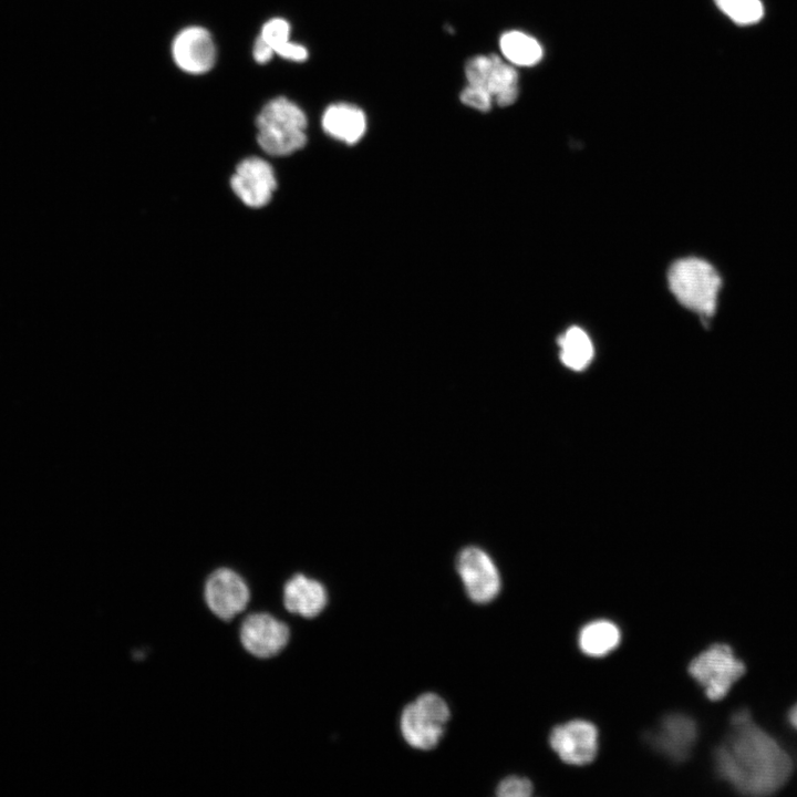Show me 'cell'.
Listing matches in <instances>:
<instances>
[{"label": "cell", "mask_w": 797, "mask_h": 797, "mask_svg": "<svg viewBox=\"0 0 797 797\" xmlns=\"http://www.w3.org/2000/svg\"><path fill=\"white\" fill-rule=\"evenodd\" d=\"M788 721L790 725L797 729V703L790 708L788 713Z\"/></svg>", "instance_id": "25"}, {"label": "cell", "mask_w": 797, "mask_h": 797, "mask_svg": "<svg viewBox=\"0 0 797 797\" xmlns=\"http://www.w3.org/2000/svg\"><path fill=\"white\" fill-rule=\"evenodd\" d=\"M671 292L686 309L711 318L722 289V278L708 261L687 257L675 261L667 273Z\"/></svg>", "instance_id": "3"}, {"label": "cell", "mask_w": 797, "mask_h": 797, "mask_svg": "<svg viewBox=\"0 0 797 797\" xmlns=\"http://www.w3.org/2000/svg\"><path fill=\"white\" fill-rule=\"evenodd\" d=\"M456 568L466 593L476 603H487L500 590V576L489 555L482 548L469 546L460 550Z\"/></svg>", "instance_id": "7"}, {"label": "cell", "mask_w": 797, "mask_h": 797, "mask_svg": "<svg viewBox=\"0 0 797 797\" xmlns=\"http://www.w3.org/2000/svg\"><path fill=\"white\" fill-rule=\"evenodd\" d=\"M275 54L289 61L303 62L308 59L309 51L304 45L289 40L278 48Z\"/></svg>", "instance_id": "23"}, {"label": "cell", "mask_w": 797, "mask_h": 797, "mask_svg": "<svg viewBox=\"0 0 797 797\" xmlns=\"http://www.w3.org/2000/svg\"><path fill=\"white\" fill-rule=\"evenodd\" d=\"M448 718L445 701L434 693H425L403 710L401 732L412 747L431 749L438 744Z\"/></svg>", "instance_id": "5"}, {"label": "cell", "mask_w": 797, "mask_h": 797, "mask_svg": "<svg viewBox=\"0 0 797 797\" xmlns=\"http://www.w3.org/2000/svg\"><path fill=\"white\" fill-rule=\"evenodd\" d=\"M619 628L608 620H596L586 624L579 633V646L590 656H603L620 643Z\"/></svg>", "instance_id": "18"}, {"label": "cell", "mask_w": 797, "mask_h": 797, "mask_svg": "<svg viewBox=\"0 0 797 797\" xmlns=\"http://www.w3.org/2000/svg\"><path fill=\"white\" fill-rule=\"evenodd\" d=\"M240 642L251 655L268 659L287 645L290 631L286 623L265 612L251 613L241 623Z\"/></svg>", "instance_id": "11"}, {"label": "cell", "mask_w": 797, "mask_h": 797, "mask_svg": "<svg viewBox=\"0 0 797 797\" xmlns=\"http://www.w3.org/2000/svg\"><path fill=\"white\" fill-rule=\"evenodd\" d=\"M290 23L286 19L272 18L263 24L259 35L270 44L276 53L278 48L290 40Z\"/></svg>", "instance_id": "20"}, {"label": "cell", "mask_w": 797, "mask_h": 797, "mask_svg": "<svg viewBox=\"0 0 797 797\" xmlns=\"http://www.w3.org/2000/svg\"><path fill=\"white\" fill-rule=\"evenodd\" d=\"M464 72L468 84L485 89L500 107L509 106L518 99V73L513 64L496 54L472 56Z\"/></svg>", "instance_id": "6"}, {"label": "cell", "mask_w": 797, "mask_h": 797, "mask_svg": "<svg viewBox=\"0 0 797 797\" xmlns=\"http://www.w3.org/2000/svg\"><path fill=\"white\" fill-rule=\"evenodd\" d=\"M172 55L183 71L203 74L214 66L216 49L210 33L205 28L188 27L175 37Z\"/></svg>", "instance_id": "13"}, {"label": "cell", "mask_w": 797, "mask_h": 797, "mask_svg": "<svg viewBox=\"0 0 797 797\" xmlns=\"http://www.w3.org/2000/svg\"><path fill=\"white\" fill-rule=\"evenodd\" d=\"M307 115L298 104L284 96L272 99L256 120L258 145L271 156L291 155L307 144Z\"/></svg>", "instance_id": "2"}, {"label": "cell", "mask_w": 797, "mask_h": 797, "mask_svg": "<svg viewBox=\"0 0 797 797\" xmlns=\"http://www.w3.org/2000/svg\"><path fill=\"white\" fill-rule=\"evenodd\" d=\"M230 188L245 206L262 208L270 203L277 189L273 167L257 156L244 158L230 177Z\"/></svg>", "instance_id": "8"}, {"label": "cell", "mask_w": 797, "mask_h": 797, "mask_svg": "<svg viewBox=\"0 0 797 797\" xmlns=\"http://www.w3.org/2000/svg\"><path fill=\"white\" fill-rule=\"evenodd\" d=\"M499 49L507 62L518 66H532L544 55L540 43L531 35L518 30L503 33L499 39Z\"/></svg>", "instance_id": "17"}, {"label": "cell", "mask_w": 797, "mask_h": 797, "mask_svg": "<svg viewBox=\"0 0 797 797\" xmlns=\"http://www.w3.org/2000/svg\"><path fill=\"white\" fill-rule=\"evenodd\" d=\"M496 794L500 797H528L532 794V785L527 778L510 776L500 782Z\"/></svg>", "instance_id": "22"}, {"label": "cell", "mask_w": 797, "mask_h": 797, "mask_svg": "<svg viewBox=\"0 0 797 797\" xmlns=\"http://www.w3.org/2000/svg\"><path fill=\"white\" fill-rule=\"evenodd\" d=\"M273 54L275 51L270 46V44H268L260 35H258L252 49V55L256 62L265 64L271 60Z\"/></svg>", "instance_id": "24"}, {"label": "cell", "mask_w": 797, "mask_h": 797, "mask_svg": "<svg viewBox=\"0 0 797 797\" xmlns=\"http://www.w3.org/2000/svg\"><path fill=\"white\" fill-rule=\"evenodd\" d=\"M283 602L289 612L313 618L325 608L328 594L322 583L298 573L286 582Z\"/></svg>", "instance_id": "15"}, {"label": "cell", "mask_w": 797, "mask_h": 797, "mask_svg": "<svg viewBox=\"0 0 797 797\" xmlns=\"http://www.w3.org/2000/svg\"><path fill=\"white\" fill-rule=\"evenodd\" d=\"M718 776L747 796H768L789 779L793 760L783 746L755 724L747 710L731 718V731L714 753Z\"/></svg>", "instance_id": "1"}, {"label": "cell", "mask_w": 797, "mask_h": 797, "mask_svg": "<svg viewBox=\"0 0 797 797\" xmlns=\"http://www.w3.org/2000/svg\"><path fill=\"white\" fill-rule=\"evenodd\" d=\"M549 743L565 763L586 765L597 755L598 731L590 722L575 720L556 726L550 733Z\"/></svg>", "instance_id": "12"}, {"label": "cell", "mask_w": 797, "mask_h": 797, "mask_svg": "<svg viewBox=\"0 0 797 797\" xmlns=\"http://www.w3.org/2000/svg\"><path fill=\"white\" fill-rule=\"evenodd\" d=\"M698 735L694 720L685 714L673 713L662 718L655 729L646 735L649 745L674 763L690 757Z\"/></svg>", "instance_id": "10"}, {"label": "cell", "mask_w": 797, "mask_h": 797, "mask_svg": "<svg viewBox=\"0 0 797 797\" xmlns=\"http://www.w3.org/2000/svg\"><path fill=\"white\" fill-rule=\"evenodd\" d=\"M321 125L330 137L353 145L364 136L368 122L364 111L358 105L335 102L325 107Z\"/></svg>", "instance_id": "14"}, {"label": "cell", "mask_w": 797, "mask_h": 797, "mask_svg": "<svg viewBox=\"0 0 797 797\" xmlns=\"http://www.w3.org/2000/svg\"><path fill=\"white\" fill-rule=\"evenodd\" d=\"M558 345L560 361L571 371H583L592 362L593 343L588 333L579 327H570L559 335Z\"/></svg>", "instance_id": "16"}, {"label": "cell", "mask_w": 797, "mask_h": 797, "mask_svg": "<svg viewBox=\"0 0 797 797\" xmlns=\"http://www.w3.org/2000/svg\"><path fill=\"white\" fill-rule=\"evenodd\" d=\"M204 597L216 617L229 621L247 608L250 592L239 573L229 568H218L207 578Z\"/></svg>", "instance_id": "9"}, {"label": "cell", "mask_w": 797, "mask_h": 797, "mask_svg": "<svg viewBox=\"0 0 797 797\" xmlns=\"http://www.w3.org/2000/svg\"><path fill=\"white\" fill-rule=\"evenodd\" d=\"M459 100L464 105L479 112H488L494 104L493 96L485 89L468 83L460 91Z\"/></svg>", "instance_id": "21"}, {"label": "cell", "mask_w": 797, "mask_h": 797, "mask_svg": "<svg viewBox=\"0 0 797 797\" xmlns=\"http://www.w3.org/2000/svg\"><path fill=\"white\" fill-rule=\"evenodd\" d=\"M689 672L711 701H721L744 675L745 664L729 645L716 643L691 661Z\"/></svg>", "instance_id": "4"}, {"label": "cell", "mask_w": 797, "mask_h": 797, "mask_svg": "<svg viewBox=\"0 0 797 797\" xmlns=\"http://www.w3.org/2000/svg\"><path fill=\"white\" fill-rule=\"evenodd\" d=\"M718 9L739 25L757 23L764 15L762 0H714Z\"/></svg>", "instance_id": "19"}]
</instances>
